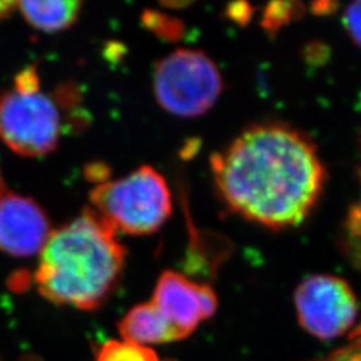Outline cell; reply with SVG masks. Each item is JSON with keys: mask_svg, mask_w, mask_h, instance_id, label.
<instances>
[{"mask_svg": "<svg viewBox=\"0 0 361 361\" xmlns=\"http://www.w3.org/2000/svg\"><path fill=\"white\" fill-rule=\"evenodd\" d=\"M210 165L228 209L271 231L304 222L325 182L314 145L280 123L246 129L224 152L213 155Z\"/></svg>", "mask_w": 361, "mask_h": 361, "instance_id": "1", "label": "cell"}, {"mask_svg": "<svg viewBox=\"0 0 361 361\" xmlns=\"http://www.w3.org/2000/svg\"><path fill=\"white\" fill-rule=\"evenodd\" d=\"M125 262L126 249L116 229L89 207L52 231L34 280L39 293L54 304L94 310L114 292Z\"/></svg>", "mask_w": 361, "mask_h": 361, "instance_id": "2", "label": "cell"}, {"mask_svg": "<svg viewBox=\"0 0 361 361\" xmlns=\"http://www.w3.org/2000/svg\"><path fill=\"white\" fill-rule=\"evenodd\" d=\"M92 207L116 229L147 235L162 228L171 214L168 182L152 166H141L118 180L98 183L90 193Z\"/></svg>", "mask_w": 361, "mask_h": 361, "instance_id": "3", "label": "cell"}, {"mask_svg": "<svg viewBox=\"0 0 361 361\" xmlns=\"http://www.w3.org/2000/svg\"><path fill=\"white\" fill-rule=\"evenodd\" d=\"M62 133L59 106L40 91L35 68H26L0 98V138L18 154L40 157L56 149Z\"/></svg>", "mask_w": 361, "mask_h": 361, "instance_id": "4", "label": "cell"}, {"mask_svg": "<svg viewBox=\"0 0 361 361\" xmlns=\"http://www.w3.org/2000/svg\"><path fill=\"white\" fill-rule=\"evenodd\" d=\"M224 80L205 52L178 49L155 63L153 92L158 104L173 116H204L217 104Z\"/></svg>", "mask_w": 361, "mask_h": 361, "instance_id": "5", "label": "cell"}, {"mask_svg": "<svg viewBox=\"0 0 361 361\" xmlns=\"http://www.w3.org/2000/svg\"><path fill=\"white\" fill-rule=\"evenodd\" d=\"M300 325L322 340L347 334L357 316V298L350 285L329 274H314L302 280L295 292Z\"/></svg>", "mask_w": 361, "mask_h": 361, "instance_id": "6", "label": "cell"}, {"mask_svg": "<svg viewBox=\"0 0 361 361\" xmlns=\"http://www.w3.org/2000/svg\"><path fill=\"white\" fill-rule=\"evenodd\" d=\"M152 302L185 338L212 317L219 307L217 295L212 286L195 283L173 271L159 276Z\"/></svg>", "mask_w": 361, "mask_h": 361, "instance_id": "7", "label": "cell"}, {"mask_svg": "<svg viewBox=\"0 0 361 361\" xmlns=\"http://www.w3.org/2000/svg\"><path fill=\"white\" fill-rule=\"evenodd\" d=\"M43 207L16 193L0 194V250L13 257L40 255L51 235Z\"/></svg>", "mask_w": 361, "mask_h": 361, "instance_id": "8", "label": "cell"}, {"mask_svg": "<svg viewBox=\"0 0 361 361\" xmlns=\"http://www.w3.org/2000/svg\"><path fill=\"white\" fill-rule=\"evenodd\" d=\"M118 329L125 341L142 347L147 344H166L185 338L180 331L169 323L164 314L155 308L153 302L138 304L131 308L118 324Z\"/></svg>", "mask_w": 361, "mask_h": 361, "instance_id": "9", "label": "cell"}, {"mask_svg": "<svg viewBox=\"0 0 361 361\" xmlns=\"http://www.w3.org/2000/svg\"><path fill=\"white\" fill-rule=\"evenodd\" d=\"M27 22L43 32H61L77 22L82 1H20L16 4Z\"/></svg>", "mask_w": 361, "mask_h": 361, "instance_id": "10", "label": "cell"}, {"mask_svg": "<svg viewBox=\"0 0 361 361\" xmlns=\"http://www.w3.org/2000/svg\"><path fill=\"white\" fill-rule=\"evenodd\" d=\"M95 361H161L154 350L128 341H107L99 349Z\"/></svg>", "mask_w": 361, "mask_h": 361, "instance_id": "11", "label": "cell"}, {"mask_svg": "<svg viewBox=\"0 0 361 361\" xmlns=\"http://www.w3.org/2000/svg\"><path fill=\"white\" fill-rule=\"evenodd\" d=\"M360 195L350 207L343 229V246L347 257L361 269V166Z\"/></svg>", "mask_w": 361, "mask_h": 361, "instance_id": "12", "label": "cell"}, {"mask_svg": "<svg viewBox=\"0 0 361 361\" xmlns=\"http://www.w3.org/2000/svg\"><path fill=\"white\" fill-rule=\"evenodd\" d=\"M300 11H301V4L298 3H288V1L271 3L268 4V7L265 8L262 15V27L268 32L274 34L281 27L293 20Z\"/></svg>", "mask_w": 361, "mask_h": 361, "instance_id": "13", "label": "cell"}, {"mask_svg": "<svg viewBox=\"0 0 361 361\" xmlns=\"http://www.w3.org/2000/svg\"><path fill=\"white\" fill-rule=\"evenodd\" d=\"M143 23L149 27L153 32L164 37L165 39H177L182 32V25L176 22L165 13H145Z\"/></svg>", "mask_w": 361, "mask_h": 361, "instance_id": "14", "label": "cell"}, {"mask_svg": "<svg viewBox=\"0 0 361 361\" xmlns=\"http://www.w3.org/2000/svg\"><path fill=\"white\" fill-rule=\"evenodd\" d=\"M343 22L350 38L361 46V1L349 4L344 11Z\"/></svg>", "mask_w": 361, "mask_h": 361, "instance_id": "15", "label": "cell"}, {"mask_svg": "<svg viewBox=\"0 0 361 361\" xmlns=\"http://www.w3.org/2000/svg\"><path fill=\"white\" fill-rule=\"evenodd\" d=\"M314 361H361V338H355L348 347L338 349Z\"/></svg>", "mask_w": 361, "mask_h": 361, "instance_id": "16", "label": "cell"}, {"mask_svg": "<svg viewBox=\"0 0 361 361\" xmlns=\"http://www.w3.org/2000/svg\"><path fill=\"white\" fill-rule=\"evenodd\" d=\"M252 7L246 3H235L229 6L228 8V15L229 18L234 20L235 23H243L250 19V15H252Z\"/></svg>", "mask_w": 361, "mask_h": 361, "instance_id": "17", "label": "cell"}, {"mask_svg": "<svg viewBox=\"0 0 361 361\" xmlns=\"http://www.w3.org/2000/svg\"><path fill=\"white\" fill-rule=\"evenodd\" d=\"M18 3L13 1H0V19L7 18L10 13H13V8H16Z\"/></svg>", "mask_w": 361, "mask_h": 361, "instance_id": "18", "label": "cell"}, {"mask_svg": "<svg viewBox=\"0 0 361 361\" xmlns=\"http://www.w3.org/2000/svg\"><path fill=\"white\" fill-rule=\"evenodd\" d=\"M355 338H361V325L359 328H356L355 332L350 334V340H355Z\"/></svg>", "mask_w": 361, "mask_h": 361, "instance_id": "19", "label": "cell"}, {"mask_svg": "<svg viewBox=\"0 0 361 361\" xmlns=\"http://www.w3.org/2000/svg\"><path fill=\"white\" fill-rule=\"evenodd\" d=\"M19 361H38L37 357H32V356H26V357H22Z\"/></svg>", "mask_w": 361, "mask_h": 361, "instance_id": "20", "label": "cell"}]
</instances>
